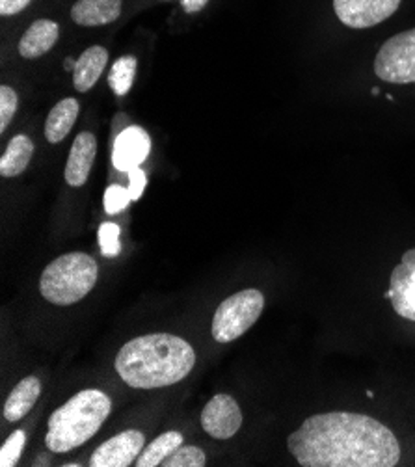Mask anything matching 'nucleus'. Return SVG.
Here are the masks:
<instances>
[{"mask_svg":"<svg viewBox=\"0 0 415 467\" xmlns=\"http://www.w3.org/2000/svg\"><path fill=\"white\" fill-rule=\"evenodd\" d=\"M196 365L189 341L173 334L134 337L116 356V370L132 389H161L187 379Z\"/></svg>","mask_w":415,"mask_h":467,"instance_id":"obj_2","label":"nucleus"},{"mask_svg":"<svg viewBox=\"0 0 415 467\" xmlns=\"http://www.w3.org/2000/svg\"><path fill=\"white\" fill-rule=\"evenodd\" d=\"M150 150V134L142 127H129L116 140L112 162L119 171H130L148 159Z\"/></svg>","mask_w":415,"mask_h":467,"instance_id":"obj_11","label":"nucleus"},{"mask_svg":"<svg viewBox=\"0 0 415 467\" xmlns=\"http://www.w3.org/2000/svg\"><path fill=\"white\" fill-rule=\"evenodd\" d=\"M25 443H26L25 431H16L6 440L3 449H0V465H3V467H14L19 462L21 454H23Z\"/></svg>","mask_w":415,"mask_h":467,"instance_id":"obj_22","label":"nucleus"},{"mask_svg":"<svg viewBox=\"0 0 415 467\" xmlns=\"http://www.w3.org/2000/svg\"><path fill=\"white\" fill-rule=\"evenodd\" d=\"M34 155V142L26 134H17L12 138L3 159H0V175L3 177H17L21 175Z\"/></svg>","mask_w":415,"mask_h":467,"instance_id":"obj_18","label":"nucleus"},{"mask_svg":"<svg viewBox=\"0 0 415 467\" xmlns=\"http://www.w3.org/2000/svg\"><path fill=\"white\" fill-rule=\"evenodd\" d=\"M60 36V26L53 19H37L34 21L19 41V55L26 60L39 58L47 55L57 45Z\"/></svg>","mask_w":415,"mask_h":467,"instance_id":"obj_13","label":"nucleus"},{"mask_svg":"<svg viewBox=\"0 0 415 467\" xmlns=\"http://www.w3.org/2000/svg\"><path fill=\"white\" fill-rule=\"evenodd\" d=\"M388 298L399 317L415 322V248L408 250L393 268Z\"/></svg>","mask_w":415,"mask_h":467,"instance_id":"obj_10","label":"nucleus"},{"mask_svg":"<svg viewBox=\"0 0 415 467\" xmlns=\"http://www.w3.org/2000/svg\"><path fill=\"white\" fill-rule=\"evenodd\" d=\"M138 62L134 57H121L114 62L110 73H109V84L118 96H125V93L132 88L134 77H136Z\"/></svg>","mask_w":415,"mask_h":467,"instance_id":"obj_20","label":"nucleus"},{"mask_svg":"<svg viewBox=\"0 0 415 467\" xmlns=\"http://www.w3.org/2000/svg\"><path fill=\"white\" fill-rule=\"evenodd\" d=\"M146 438L140 431H125L110 440H107L101 447L89 458L91 467H127L136 463L138 456L144 451Z\"/></svg>","mask_w":415,"mask_h":467,"instance_id":"obj_9","label":"nucleus"},{"mask_svg":"<svg viewBox=\"0 0 415 467\" xmlns=\"http://www.w3.org/2000/svg\"><path fill=\"white\" fill-rule=\"evenodd\" d=\"M375 73L389 84L415 82V28L395 34L380 47Z\"/></svg>","mask_w":415,"mask_h":467,"instance_id":"obj_6","label":"nucleus"},{"mask_svg":"<svg viewBox=\"0 0 415 467\" xmlns=\"http://www.w3.org/2000/svg\"><path fill=\"white\" fill-rule=\"evenodd\" d=\"M17 93L10 86L0 88V132H5L17 112Z\"/></svg>","mask_w":415,"mask_h":467,"instance_id":"obj_23","label":"nucleus"},{"mask_svg":"<svg viewBox=\"0 0 415 467\" xmlns=\"http://www.w3.org/2000/svg\"><path fill=\"white\" fill-rule=\"evenodd\" d=\"M80 105L77 99L67 98L62 99L53 110L49 112L47 123H45V136L51 144H60L62 140L71 132L77 118H78Z\"/></svg>","mask_w":415,"mask_h":467,"instance_id":"obj_17","label":"nucleus"},{"mask_svg":"<svg viewBox=\"0 0 415 467\" xmlns=\"http://www.w3.org/2000/svg\"><path fill=\"white\" fill-rule=\"evenodd\" d=\"M205 463L207 454L200 447L181 445L162 462V467H203Z\"/></svg>","mask_w":415,"mask_h":467,"instance_id":"obj_21","label":"nucleus"},{"mask_svg":"<svg viewBox=\"0 0 415 467\" xmlns=\"http://www.w3.org/2000/svg\"><path fill=\"white\" fill-rule=\"evenodd\" d=\"M109 62V51L101 45H94L86 49L75 64L73 86L77 91L86 93L94 88L103 75Z\"/></svg>","mask_w":415,"mask_h":467,"instance_id":"obj_15","label":"nucleus"},{"mask_svg":"<svg viewBox=\"0 0 415 467\" xmlns=\"http://www.w3.org/2000/svg\"><path fill=\"white\" fill-rule=\"evenodd\" d=\"M400 0H334L339 21L350 28H371L391 17Z\"/></svg>","mask_w":415,"mask_h":467,"instance_id":"obj_8","label":"nucleus"},{"mask_svg":"<svg viewBox=\"0 0 415 467\" xmlns=\"http://www.w3.org/2000/svg\"><path fill=\"white\" fill-rule=\"evenodd\" d=\"M119 227L116 223H103L101 229H99V244H101V250L105 252V255L112 257V255H118L119 250H121V244H119Z\"/></svg>","mask_w":415,"mask_h":467,"instance_id":"obj_25","label":"nucleus"},{"mask_svg":"<svg viewBox=\"0 0 415 467\" xmlns=\"http://www.w3.org/2000/svg\"><path fill=\"white\" fill-rule=\"evenodd\" d=\"M129 177H130V184H129V192H130V198L132 202H136L138 198L142 196L144 189H146V173L140 170V168H134L129 171Z\"/></svg>","mask_w":415,"mask_h":467,"instance_id":"obj_26","label":"nucleus"},{"mask_svg":"<svg viewBox=\"0 0 415 467\" xmlns=\"http://www.w3.org/2000/svg\"><path fill=\"white\" fill-rule=\"evenodd\" d=\"M287 449L304 467H393L400 460L399 440L384 423L350 411L307 417Z\"/></svg>","mask_w":415,"mask_h":467,"instance_id":"obj_1","label":"nucleus"},{"mask_svg":"<svg viewBox=\"0 0 415 467\" xmlns=\"http://www.w3.org/2000/svg\"><path fill=\"white\" fill-rule=\"evenodd\" d=\"M207 3H209V0H181L182 10L187 12V14H198V12H202Z\"/></svg>","mask_w":415,"mask_h":467,"instance_id":"obj_28","label":"nucleus"},{"mask_svg":"<svg viewBox=\"0 0 415 467\" xmlns=\"http://www.w3.org/2000/svg\"><path fill=\"white\" fill-rule=\"evenodd\" d=\"M66 62H67V64H66V69H71V67H73V69H75V64H77V62H75V60H71V58H67V60H66Z\"/></svg>","mask_w":415,"mask_h":467,"instance_id":"obj_29","label":"nucleus"},{"mask_svg":"<svg viewBox=\"0 0 415 467\" xmlns=\"http://www.w3.org/2000/svg\"><path fill=\"white\" fill-rule=\"evenodd\" d=\"M98 155V140L91 132H80L71 146L67 164H66V182L69 186H84L91 166H94Z\"/></svg>","mask_w":415,"mask_h":467,"instance_id":"obj_12","label":"nucleus"},{"mask_svg":"<svg viewBox=\"0 0 415 467\" xmlns=\"http://www.w3.org/2000/svg\"><path fill=\"white\" fill-rule=\"evenodd\" d=\"M182 445V436L175 431L164 432L159 438H155L136 460V467H157L162 465V462L175 452Z\"/></svg>","mask_w":415,"mask_h":467,"instance_id":"obj_19","label":"nucleus"},{"mask_svg":"<svg viewBox=\"0 0 415 467\" xmlns=\"http://www.w3.org/2000/svg\"><path fill=\"white\" fill-rule=\"evenodd\" d=\"M99 266L91 255L71 252L57 257L41 272V296L55 306H73L96 287Z\"/></svg>","mask_w":415,"mask_h":467,"instance_id":"obj_4","label":"nucleus"},{"mask_svg":"<svg viewBox=\"0 0 415 467\" xmlns=\"http://www.w3.org/2000/svg\"><path fill=\"white\" fill-rule=\"evenodd\" d=\"M41 395V382L36 377L23 379L10 393L5 404V417L10 423H17L25 419L34 408L36 400Z\"/></svg>","mask_w":415,"mask_h":467,"instance_id":"obj_16","label":"nucleus"},{"mask_svg":"<svg viewBox=\"0 0 415 467\" xmlns=\"http://www.w3.org/2000/svg\"><path fill=\"white\" fill-rule=\"evenodd\" d=\"M112 411V402L99 389H82L49 417L45 436L47 447L60 454L69 452L94 438Z\"/></svg>","mask_w":415,"mask_h":467,"instance_id":"obj_3","label":"nucleus"},{"mask_svg":"<svg viewBox=\"0 0 415 467\" xmlns=\"http://www.w3.org/2000/svg\"><path fill=\"white\" fill-rule=\"evenodd\" d=\"M263 309L265 296L259 289H244L225 298L213 317V339L225 345L243 337L259 320Z\"/></svg>","mask_w":415,"mask_h":467,"instance_id":"obj_5","label":"nucleus"},{"mask_svg":"<svg viewBox=\"0 0 415 467\" xmlns=\"http://www.w3.org/2000/svg\"><path fill=\"white\" fill-rule=\"evenodd\" d=\"M132 202L129 189L119 184H112L105 192V209L109 214H116L119 211H123L129 203Z\"/></svg>","mask_w":415,"mask_h":467,"instance_id":"obj_24","label":"nucleus"},{"mask_svg":"<svg viewBox=\"0 0 415 467\" xmlns=\"http://www.w3.org/2000/svg\"><path fill=\"white\" fill-rule=\"evenodd\" d=\"M30 3L32 0H0V16L3 17L17 16L23 10H26Z\"/></svg>","mask_w":415,"mask_h":467,"instance_id":"obj_27","label":"nucleus"},{"mask_svg":"<svg viewBox=\"0 0 415 467\" xmlns=\"http://www.w3.org/2000/svg\"><path fill=\"white\" fill-rule=\"evenodd\" d=\"M202 427L214 440L233 438L243 427V411L239 402L225 393L214 395L202 411Z\"/></svg>","mask_w":415,"mask_h":467,"instance_id":"obj_7","label":"nucleus"},{"mask_svg":"<svg viewBox=\"0 0 415 467\" xmlns=\"http://www.w3.org/2000/svg\"><path fill=\"white\" fill-rule=\"evenodd\" d=\"M123 0H77L71 19L80 26H105L121 16Z\"/></svg>","mask_w":415,"mask_h":467,"instance_id":"obj_14","label":"nucleus"}]
</instances>
